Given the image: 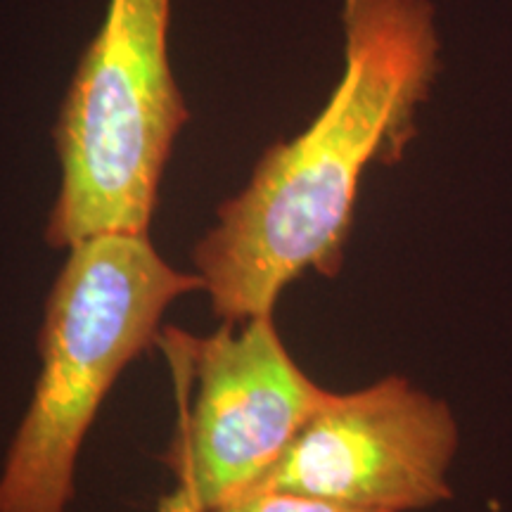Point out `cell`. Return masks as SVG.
Listing matches in <instances>:
<instances>
[{
    "mask_svg": "<svg viewBox=\"0 0 512 512\" xmlns=\"http://www.w3.org/2000/svg\"><path fill=\"white\" fill-rule=\"evenodd\" d=\"M67 252L38 332L41 373L0 472V512L69 510L81 444L105 396L157 342L166 309L204 290L147 235H98Z\"/></svg>",
    "mask_w": 512,
    "mask_h": 512,
    "instance_id": "2",
    "label": "cell"
},
{
    "mask_svg": "<svg viewBox=\"0 0 512 512\" xmlns=\"http://www.w3.org/2000/svg\"><path fill=\"white\" fill-rule=\"evenodd\" d=\"M204 512H382V510H363L351 508L335 501H325V498L297 494V491L283 489H264V491H249L233 501L216 505V508Z\"/></svg>",
    "mask_w": 512,
    "mask_h": 512,
    "instance_id": "6",
    "label": "cell"
},
{
    "mask_svg": "<svg viewBox=\"0 0 512 512\" xmlns=\"http://www.w3.org/2000/svg\"><path fill=\"white\" fill-rule=\"evenodd\" d=\"M344 74L313 124L275 143L192 247L223 323L273 313L304 273L335 278L363 174L394 162L439 69L430 0H344Z\"/></svg>",
    "mask_w": 512,
    "mask_h": 512,
    "instance_id": "1",
    "label": "cell"
},
{
    "mask_svg": "<svg viewBox=\"0 0 512 512\" xmlns=\"http://www.w3.org/2000/svg\"><path fill=\"white\" fill-rule=\"evenodd\" d=\"M456 451L451 408L403 377H384L351 394L330 392L249 491H297L363 510H425L451 498Z\"/></svg>",
    "mask_w": 512,
    "mask_h": 512,
    "instance_id": "5",
    "label": "cell"
},
{
    "mask_svg": "<svg viewBox=\"0 0 512 512\" xmlns=\"http://www.w3.org/2000/svg\"><path fill=\"white\" fill-rule=\"evenodd\" d=\"M157 512H204L188 484L176 482V489L159 498Z\"/></svg>",
    "mask_w": 512,
    "mask_h": 512,
    "instance_id": "7",
    "label": "cell"
},
{
    "mask_svg": "<svg viewBox=\"0 0 512 512\" xmlns=\"http://www.w3.org/2000/svg\"><path fill=\"white\" fill-rule=\"evenodd\" d=\"M171 0H110L81 55L53 140L62 181L46 242L147 235L159 183L188 105L166 50Z\"/></svg>",
    "mask_w": 512,
    "mask_h": 512,
    "instance_id": "3",
    "label": "cell"
},
{
    "mask_svg": "<svg viewBox=\"0 0 512 512\" xmlns=\"http://www.w3.org/2000/svg\"><path fill=\"white\" fill-rule=\"evenodd\" d=\"M162 347L178 384V425L162 463L202 510L247 494L330 396L285 349L273 313L223 323L204 339L166 330Z\"/></svg>",
    "mask_w": 512,
    "mask_h": 512,
    "instance_id": "4",
    "label": "cell"
}]
</instances>
